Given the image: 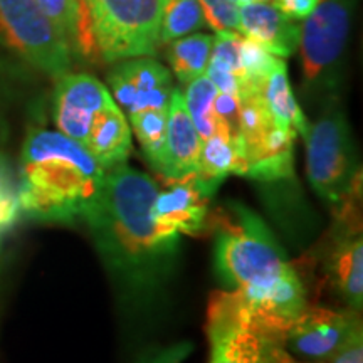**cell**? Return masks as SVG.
Returning a JSON list of instances; mask_svg holds the SVG:
<instances>
[{
  "label": "cell",
  "mask_w": 363,
  "mask_h": 363,
  "mask_svg": "<svg viewBox=\"0 0 363 363\" xmlns=\"http://www.w3.org/2000/svg\"><path fill=\"white\" fill-rule=\"evenodd\" d=\"M157 192L152 177L123 163L106 170L84 217L104 262L136 288L163 278L180 247V234L153 217Z\"/></svg>",
  "instance_id": "obj_1"
},
{
  "label": "cell",
  "mask_w": 363,
  "mask_h": 363,
  "mask_svg": "<svg viewBox=\"0 0 363 363\" xmlns=\"http://www.w3.org/2000/svg\"><path fill=\"white\" fill-rule=\"evenodd\" d=\"M216 235V269L227 289L281 328L308 306L298 271L256 212L229 202L208 217Z\"/></svg>",
  "instance_id": "obj_2"
},
{
  "label": "cell",
  "mask_w": 363,
  "mask_h": 363,
  "mask_svg": "<svg viewBox=\"0 0 363 363\" xmlns=\"http://www.w3.org/2000/svg\"><path fill=\"white\" fill-rule=\"evenodd\" d=\"M104 174L83 145L69 136L30 130L21 150L19 211L44 222L84 220L96 202Z\"/></svg>",
  "instance_id": "obj_3"
},
{
  "label": "cell",
  "mask_w": 363,
  "mask_h": 363,
  "mask_svg": "<svg viewBox=\"0 0 363 363\" xmlns=\"http://www.w3.org/2000/svg\"><path fill=\"white\" fill-rule=\"evenodd\" d=\"M303 138L311 187L337 220L357 214V202L362 195V167L350 125L337 96L326 98L323 110L308 125Z\"/></svg>",
  "instance_id": "obj_4"
},
{
  "label": "cell",
  "mask_w": 363,
  "mask_h": 363,
  "mask_svg": "<svg viewBox=\"0 0 363 363\" xmlns=\"http://www.w3.org/2000/svg\"><path fill=\"white\" fill-rule=\"evenodd\" d=\"M206 331L208 363H281L289 358L284 328L251 310L230 289L212 293Z\"/></svg>",
  "instance_id": "obj_5"
},
{
  "label": "cell",
  "mask_w": 363,
  "mask_h": 363,
  "mask_svg": "<svg viewBox=\"0 0 363 363\" xmlns=\"http://www.w3.org/2000/svg\"><path fill=\"white\" fill-rule=\"evenodd\" d=\"M357 4L358 0H318L299 27L301 76L310 93L331 98L340 88Z\"/></svg>",
  "instance_id": "obj_6"
},
{
  "label": "cell",
  "mask_w": 363,
  "mask_h": 363,
  "mask_svg": "<svg viewBox=\"0 0 363 363\" xmlns=\"http://www.w3.org/2000/svg\"><path fill=\"white\" fill-rule=\"evenodd\" d=\"M101 62L152 57L165 0H86Z\"/></svg>",
  "instance_id": "obj_7"
},
{
  "label": "cell",
  "mask_w": 363,
  "mask_h": 363,
  "mask_svg": "<svg viewBox=\"0 0 363 363\" xmlns=\"http://www.w3.org/2000/svg\"><path fill=\"white\" fill-rule=\"evenodd\" d=\"M0 45L52 79L71 69L69 45L38 0H0Z\"/></svg>",
  "instance_id": "obj_8"
},
{
  "label": "cell",
  "mask_w": 363,
  "mask_h": 363,
  "mask_svg": "<svg viewBox=\"0 0 363 363\" xmlns=\"http://www.w3.org/2000/svg\"><path fill=\"white\" fill-rule=\"evenodd\" d=\"M360 331V311L308 305L286 328L284 348L294 360L325 363Z\"/></svg>",
  "instance_id": "obj_9"
},
{
  "label": "cell",
  "mask_w": 363,
  "mask_h": 363,
  "mask_svg": "<svg viewBox=\"0 0 363 363\" xmlns=\"http://www.w3.org/2000/svg\"><path fill=\"white\" fill-rule=\"evenodd\" d=\"M52 118L57 131L83 145L94 118L115 103L101 81L86 72H66L56 79Z\"/></svg>",
  "instance_id": "obj_10"
},
{
  "label": "cell",
  "mask_w": 363,
  "mask_h": 363,
  "mask_svg": "<svg viewBox=\"0 0 363 363\" xmlns=\"http://www.w3.org/2000/svg\"><path fill=\"white\" fill-rule=\"evenodd\" d=\"M108 84L115 103L128 113L169 108L175 89L170 71L152 57L120 61V65L108 72Z\"/></svg>",
  "instance_id": "obj_11"
},
{
  "label": "cell",
  "mask_w": 363,
  "mask_h": 363,
  "mask_svg": "<svg viewBox=\"0 0 363 363\" xmlns=\"http://www.w3.org/2000/svg\"><path fill=\"white\" fill-rule=\"evenodd\" d=\"M219 185L203 180L197 172L169 180V187L158 190L153 201V217L179 234L195 235L207 229L211 201Z\"/></svg>",
  "instance_id": "obj_12"
},
{
  "label": "cell",
  "mask_w": 363,
  "mask_h": 363,
  "mask_svg": "<svg viewBox=\"0 0 363 363\" xmlns=\"http://www.w3.org/2000/svg\"><path fill=\"white\" fill-rule=\"evenodd\" d=\"M296 136L272 120L240 135L244 155L242 177L262 182L293 179Z\"/></svg>",
  "instance_id": "obj_13"
},
{
  "label": "cell",
  "mask_w": 363,
  "mask_h": 363,
  "mask_svg": "<svg viewBox=\"0 0 363 363\" xmlns=\"http://www.w3.org/2000/svg\"><path fill=\"white\" fill-rule=\"evenodd\" d=\"M340 230L335 235L326 259L325 272L335 293L350 310L362 311L363 305V238L357 214L338 220Z\"/></svg>",
  "instance_id": "obj_14"
},
{
  "label": "cell",
  "mask_w": 363,
  "mask_h": 363,
  "mask_svg": "<svg viewBox=\"0 0 363 363\" xmlns=\"http://www.w3.org/2000/svg\"><path fill=\"white\" fill-rule=\"evenodd\" d=\"M201 148L202 138L185 106L184 93L175 88L170 98L165 145L155 170L167 180L194 174L199 167Z\"/></svg>",
  "instance_id": "obj_15"
},
{
  "label": "cell",
  "mask_w": 363,
  "mask_h": 363,
  "mask_svg": "<svg viewBox=\"0 0 363 363\" xmlns=\"http://www.w3.org/2000/svg\"><path fill=\"white\" fill-rule=\"evenodd\" d=\"M240 35L254 40L276 57L298 51L299 26L272 2L239 6Z\"/></svg>",
  "instance_id": "obj_16"
},
{
  "label": "cell",
  "mask_w": 363,
  "mask_h": 363,
  "mask_svg": "<svg viewBox=\"0 0 363 363\" xmlns=\"http://www.w3.org/2000/svg\"><path fill=\"white\" fill-rule=\"evenodd\" d=\"M83 147L104 170L126 163L131 153V128L116 103L98 113Z\"/></svg>",
  "instance_id": "obj_17"
},
{
  "label": "cell",
  "mask_w": 363,
  "mask_h": 363,
  "mask_svg": "<svg viewBox=\"0 0 363 363\" xmlns=\"http://www.w3.org/2000/svg\"><path fill=\"white\" fill-rule=\"evenodd\" d=\"M199 175L203 180L220 185L227 175L244 174V155L240 138L216 116V128L208 138L202 140L199 157Z\"/></svg>",
  "instance_id": "obj_18"
},
{
  "label": "cell",
  "mask_w": 363,
  "mask_h": 363,
  "mask_svg": "<svg viewBox=\"0 0 363 363\" xmlns=\"http://www.w3.org/2000/svg\"><path fill=\"white\" fill-rule=\"evenodd\" d=\"M261 96L276 125L303 136L310 121L299 108L291 84H289L284 59H278L276 66L272 67L261 88Z\"/></svg>",
  "instance_id": "obj_19"
},
{
  "label": "cell",
  "mask_w": 363,
  "mask_h": 363,
  "mask_svg": "<svg viewBox=\"0 0 363 363\" xmlns=\"http://www.w3.org/2000/svg\"><path fill=\"white\" fill-rule=\"evenodd\" d=\"M214 38L208 34H189L170 43L167 59H169L175 78L182 84L206 74L208 59H211Z\"/></svg>",
  "instance_id": "obj_20"
},
{
  "label": "cell",
  "mask_w": 363,
  "mask_h": 363,
  "mask_svg": "<svg viewBox=\"0 0 363 363\" xmlns=\"http://www.w3.org/2000/svg\"><path fill=\"white\" fill-rule=\"evenodd\" d=\"M130 128L138 138L142 150L153 169L160 163L163 145L167 136V121H169V108H148L128 113Z\"/></svg>",
  "instance_id": "obj_21"
},
{
  "label": "cell",
  "mask_w": 363,
  "mask_h": 363,
  "mask_svg": "<svg viewBox=\"0 0 363 363\" xmlns=\"http://www.w3.org/2000/svg\"><path fill=\"white\" fill-rule=\"evenodd\" d=\"M202 27H206V21L199 0H165L158 44H170L172 40L197 33Z\"/></svg>",
  "instance_id": "obj_22"
},
{
  "label": "cell",
  "mask_w": 363,
  "mask_h": 363,
  "mask_svg": "<svg viewBox=\"0 0 363 363\" xmlns=\"http://www.w3.org/2000/svg\"><path fill=\"white\" fill-rule=\"evenodd\" d=\"M217 96L216 86L206 74L201 78L190 81L184 93L185 106L192 118L195 128L202 140L208 138L216 128V111L214 103Z\"/></svg>",
  "instance_id": "obj_23"
},
{
  "label": "cell",
  "mask_w": 363,
  "mask_h": 363,
  "mask_svg": "<svg viewBox=\"0 0 363 363\" xmlns=\"http://www.w3.org/2000/svg\"><path fill=\"white\" fill-rule=\"evenodd\" d=\"M240 67H242V86L239 91L242 89H256L261 91L262 84L269 76L272 67L276 66L278 59L272 56L271 52H267L262 45H259L254 40L244 38L240 39Z\"/></svg>",
  "instance_id": "obj_24"
},
{
  "label": "cell",
  "mask_w": 363,
  "mask_h": 363,
  "mask_svg": "<svg viewBox=\"0 0 363 363\" xmlns=\"http://www.w3.org/2000/svg\"><path fill=\"white\" fill-rule=\"evenodd\" d=\"M203 21L216 33H239V4L238 0H199Z\"/></svg>",
  "instance_id": "obj_25"
},
{
  "label": "cell",
  "mask_w": 363,
  "mask_h": 363,
  "mask_svg": "<svg viewBox=\"0 0 363 363\" xmlns=\"http://www.w3.org/2000/svg\"><path fill=\"white\" fill-rule=\"evenodd\" d=\"M38 4L43 9L45 17L52 22L57 33L67 43L72 29V21H74L76 0H38Z\"/></svg>",
  "instance_id": "obj_26"
},
{
  "label": "cell",
  "mask_w": 363,
  "mask_h": 363,
  "mask_svg": "<svg viewBox=\"0 0 363 363\" xmlns=\"http://www.w3.org/2000/svg\"><path fill=\"white\" fill-rule=\"evenodd\" d=\"M19 212L17 192L13 190L4 165H0V233H4L16 222Z\"/></svg>",
  "instance_id": "obj_27"
},
{
  "label": "cell",
  "mask_w": 363,
  "mask_h": 363,
  "mask_svg": "<svg viewBox=\"0 0 363 363\" xmlns=\"http://www.w3.org/2000/svg\"><path fill=\"white\" fill-rule=\"evenodd\" d=\"M194 347L189 342H179L167 347L152 348L140 357L138 363H182L189 358Z\"/></svg>",
  "instance_id": "obj_28"
},
{
  "label": "cell",
  "mask_w": 363,
  "mask_h": 363,
  "mask_svg": "<svg viewBox=\"0 0 363 363\" xmlns=\"http://www.w3.org/2000/svg\"><path fill=\"white\" fill-rule=\"evenodd\" d=\"M325 363H363V331L357 333Z\"/></svg>",
  "instance_id": "obj_29"
},
{
  "label": "cell",
  "mask_w": 363,
  "mask_h": 363,
  "mask_svg": "<svg viewBox=\"0 0 363 363\" xmlns=\"http://www.w3.org/2000/svg\"><path fill=\"white\" fill-rule=\"evenodd\" d=\"M272 4L281 9L289 19L305 21L315 9L318 0H272Z\"/></svg>",
  "instance_id": "obj_30"
},
{
  "label": "cell",
  "mask_w": 363,
  "mask_h": 363,
  "mask_svg": "<svg viewBox=\"0 0 363 363\" xmlns=\"http://www.w3.org/2000/svg\"><path fill=\"white\" fill-rule=\"evenodd\" d=\"M261 2H272V0H238L239 6H246V4H261Z\"/></svg>",
  "instance_id": "obj_31"
},
{
  "label": "cell",
  "mask_w": 363,
  "mask_h": 363,
  "mask_svg": "<svg viewBox=\"0 0 363 363\" xmlns=\"http://www.w3.org/2000/svg\"><path fill=\"white\" fill-rule=\"evenodd\" d=\"M281 363H320V362H299V360H294L293 357L286 358V360H283Z\"/></svg>",
  "instance_id": "obj_32"
},
{
  "label": "cell",
  "mask_w": 363,
  "mask_h": 363,
  "mask_svg": "<svg viewBox=\"0 0 363 363\" xmlns=\"http://www.w3.org/2000/svg\"><path fill=\"white\" fill-rule=\"evenodd\" d=\"M0 81H2V65H0ZM2 84V83H0Z\"/></svg>",
  "instance_id": "obj_33"
}]
</instances>
